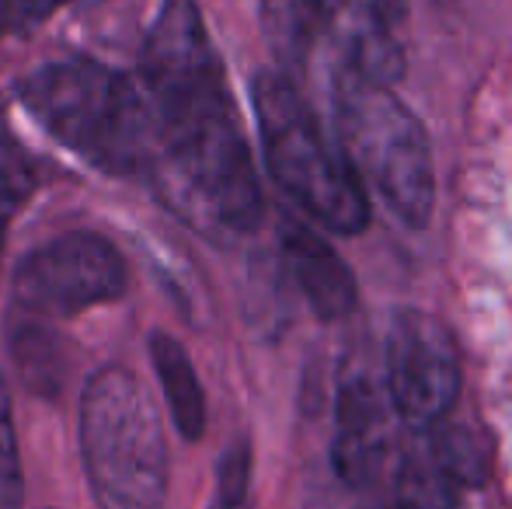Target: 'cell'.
Wrapping results in <instances>:
<instances>
[{
  "label": "cell",
  "mask_w": 512,
  "mask_h": 509,
  "mask_svg": "<svg viewBox=\"0 0 512 509\" xmlns=\"http://www.w3.org/2000/svg\"><path fill=\"white\" fill-rule=\"evenodd\" d=\"M140 77L154 123L143 175L161 203L206 238L251 234L265 213L262 185L196 0H161Z\"/></svg>",
  "instance_id": "obj_1"
},
{
  "label": "cell",
  "mask_w": 512,
  "mask_h": 509,
  "mask_svg": "<svg viewBox=\"0 0 512 509\" xmlns=\"http://www.w3.org/2000/svg\"><path fill=\"white\" fill-rule=\"evenodd\" d=\"M18 98L60 147L105 175L147 171L154 147L140 84L88 56L56 60L18 84Z\"/></svg>",
  "instance_id": "obj_2"
},
{
  "label": "cell",
  "mask_w": 512,
  "mask_h": 509,
  "mask_svg": "<svg viewBox=\"0 0 512 509\" xmlns=\"http://www.w3.org/2000/svg\"><path fill=\"white\" fill-rule=\"evenodd\" d=\"M335 133L338 150L356 171L363 189L380 192L401 224L429 227L436 206L432 147L418 116L391 91L356 70L335 77Z\"/></svg>",
  "instance_id": "obj_3"
},
{
  "label": "cell",
  "mask_w": 512,
  "mask_h": 509,
  "mask_svg": "<svg viewBox=\"0 0 512 509\" xmlns=\"http://www.w3.org/2000/svg\"><path fill=\"white\" fill-rule=\"evenodd\" d=\"M251 102L272 182L324 231L363 234L370 227L363 182L328 143L297 84L279 70H262L251 84Z\"/></svg>",
  "instance_id": "obj_4"
},
{
  "label": "cell",
  "mask_w": 512,
  "mask_h": 509,
  "mask_svg": "<svg viewBox=\"0 0 512 509\" xmlns=\"http://www.w3.org/2000/svg\"><path fill=\"white\" fill-rule=\"evenodd\" d=\"M81 450L98 509H164L168 443L147 387L102 367L81 398Z\"/></svg>",
  "instance_id": "obj_5"
},
{
  "label": "cell",
  "mask_w": 512,
  "mask_h": 509,
  "mask_svg": "<svg viewBox=\"0 0 512 509\" xmlns=\"http://www.w3.org/2000/svg\"><path fill=\"white\" fill-rule=\"evenodd\" d=\"M28 318H74L126 290V262L102 234L74 231L28 252L11 279Z\"/></svg>",
  "instance_id": "obj_6"
},
{
  "label": "cell",
  "mask_w": 512,
  "mask_h": 509,
  "mask_svg": "<svg viewBox=\"0 0 512 509\" xmlns=\"http://www.w3.org/2000/svg\"><path fill=\"white\" fill-rule=\"evenodd\" d=\"M464 367L446 321L422 311L394 318L387 335L384 394L408 429H432L457 408Z\"/></svg>",
  "instance_id": "obj_7"
},
{
  "label": "cell",
  "mask_w": 512,
  "mask_h": 509,
  "mask_svg": "<svg viewBox=\"0 0 512 509\" xmlns=\"http://www.w3.org/2000/svg\"><path fill=\"white\" fill-rule=\"evenodd\" d=\"M391 440V401L370 377H349L338 391L331 461L349 489L377 482Z\"/></svg>",
  "instance_id": "obj_8"
},
{
  "label": "cell",
  "mask_w": 512,
  "mask_h": 509,
  "mask_svg": "<svg viewBox=\"0 0 512 509\" xmlns=\"http://www.w3.org/2000/svg\"><path fill=\"white\" fill-rule=\"evenodd\" d=\"M279 245H283L286 265H290L300 293L307 297L310 311L321 321L349 318V311L356 307V279L342 262V255L300 220H283Z\"/></svg>",
  "instance_id": "obj_9"
},
{
  "label": "cell",
  "mask_w": 512,
  "mask_h": 509,
  "mask_svg": "<svg viewBox=\"0 0 512 509\" xmlns=\"http://www.w3.org/2000/svg\"><path fill=\"white\" fill-rule=\"evenodd\" d=\"M460 496L464 485L439 457L429 429H411L405 457L398 464L394 509H460Z\"/></svg>",
  "instance_id": "obj_10"
},
{
  "label": "cell",
  "mask_w": 512,
  "mask_h": 509,
  "mask_svg": "<svg viewBox=\"0 0 512 509\" xmlns=\"http://www.w3.org/2000/svg\"><path fill=\"white\" fill-rule=\"evenodd\" d=\"M150 360H154L157 381L164 387V398H168L178 433L189 443H196L206 433V394L189 353H185V346L178 339L154 332L150 335Z\"/></svg>",
  "instance_id": "obj_11"
},
{
  "label": "cell",
  "mask_w": 512,
  "mask_h": 509,
  "mask_svg": "<svg viewBox=\"0 0 512 509\" xmlns=\"http://www.w3.org/2000/svg\"><path fill=\"white\" fill-rule=\"evenodd\" d=\"M331 0H262V28L276 60L286 70H300L328 32Z\"/></svg>",
  "instance_id": "obj_12"
},
{
  "label": "cell",
  "mask_w": 512,
  "mask_h": 509,
  "mask_svg": "<svg viewBox=\"0 0 512 509\" xmlns=\"http://www.w3.org/2000/svg\"><path fill=\"white\" fill-rule=\"evenodd\" d=\"M11 360L28 391L42 394V398H56L63 391V381H67V370H70V353H67V342L53 328L35 325V321L14 328Z\"/></svg>",
  "instance_id": "obj_13"
},
{
  "label": "cell",
  "mask_w": 512,
  "mask_h": 509,
  "mask_svg": "<svg viewBox=\"0 0 512 509\" xmlns=\"http://www.w3.org/2000/svg\"><path fill=\"white\" fill-rule=\"evenodd\" d=\"M432 443H436L439 457L446 461V468L453 471L464 489H481L492 475V447L481 436V429H474L471 422L453 419V412L446 419H439L429 429Z\"/></svg>",
  "instance_id": "obj_14"
},
{
  "label": "cell",
  "mask_w": 512,
  "mask_h": 509,
  "mask_svg": "<svg viewBox=\"0 0 512 509\" xmlns=\"http://www.w3.org/2000/svg\"><path fill=\"white\" fill-rule=\"evenodd\" d=\"M35 189V164L25 154L14 133L0 123V248H4V231L11 213L28 199Z\"/></svg>",
  "instance_id": "obj_15"
},
{
  "label": "cell",
  "mask_w": 512,
  "mask_h": 509,
  "mask_svg": "<svg viewBox=\"0 0 512 509\" xmlns=\"http://www.w3.org/2000/svg\"><path fill=\"white\" fill-rule=\"evenodd\" d=\"M21 506H25V471H21L11 391H7V381L0 374V509H21Z\"/></svg>",
  "instance_id": "obj_16"
},
{
  "label": "cell",
  "mask_w": 512,
  "mask_h": 509,
  "mask_svg": "<svg viewBox=\"0 0 512 509\" xmlns=\"http://www.w3.org/2000/svg\"><path fill=\"white\" fill-rule=\"evenodd\" d=\"M209 509H251V447L237 440L216 464V492Z\"/></svg>",
  "instance_id": "obj_17"
},
{
  "label": "cell",
  "mask_w": 512,
  "mask_h": 509,
  "mask_svg": "<svg viewBox=\"0 0 512 509\" xmlns=\"http://www.w3.org/2000/svg\"><path fill=\"white\" fill-rule=\"evenodd\" d=\"M63 4H70V0H0V35L39 25Z\"/></svg>",
  "instance_id": "obj_18"
},
{
  "label": "cell",
  "mask_w": 512,
  "mask_h": 509,
  "mask_svg": "<svg viewBox=\"0 0 512 509\" xmlns=\"http://www.w3.org/2000/svg\"><path fill=\"white\" fill-rule=\"evenodd\" d=\"M377 509H394V506H377Z\"/></svg>",
  "instance_id": "obj_19"
}]
</instances>
